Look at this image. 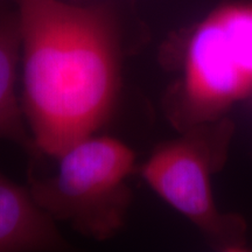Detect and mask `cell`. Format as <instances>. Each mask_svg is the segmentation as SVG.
<instances>
[{"label": "cell", "mask_w": 252, "mask_h": 252, "mask_svg": "<svg viewBox=\"0 0 252 252\" xmlns=\"http://www.w3.org/2000/svg\"><path fill=\"white\" fill-rule=\"evenodd\" d=\"M21 28V105L37 154L55 158L115 116L126 56L109 1L14 0Z\"/></svg>", "instance_id": "cell-1"}, {"label": "cell", "mask_w": 252, "mask_h": 252, "mask_svg": "<svg viewBox=\"0 0 252 252\" xmlns=\"http://www.w3.org/2000/svg\"><path fill=\"white\" fill-rule=\"evenodd\" d=\"M235 124L224 117L179 132L158 144L138 172L158 196L180 213L214 250L250 251L248 225L241 215L216 206L213 176L229 156Z\"/></svg>", "instance_id": "cell-4"}, {"label": "cell", "mask_w": 252, "mask_h": 252, "mask_svg": "<svg viewBox=\"0 0 252 252\" xmlns=\"http://www.w3.org/2000/svg\"><path fill=\"white\" fill-rule=\"evenodd\" d=\"M70 249L56 220L36 203L28 185H19L0 172V252Z\"/></svg>", "instance_id": "cell-5"}, {"label": "cell", "mask_w": 252, "mask_h": 252, "mask_svg": "<svg viewBox=\"0 0 252 252\" xmlns=\"http://www.w3.org/2000/svg\"><path fill=\"white\" fill-rule=\"evenodd\" d=\"M20 62L21 28L17 4L9 6L0 1V140L12 141L30 154H37L17 93Z\"/></svg>", "instance_id": "cell-6"}, {"label": "cell", "mask_w": 252, "mask_h": 252, "mask_svg": "<svg viewBox=\"0 0 252 252\" xmlns=\"http://www.w3.org/2000/svg\"><path fill=\"white\" fill-rule=\"evenodd\" d=\"M173 74L162 97L176 132L228 117L252 96V0H225L162 43Z\"/></svg>", "instance_id": "cell-2"}, {"label": "cell", "mask_w": 252, "mask_h": 252, "mask_svg": "<svg viewBox=\"0 0 252 252\" xmlns=\"http://www.w3.org/2000/svg\"><path fill=\"white\" fill-rule=\"evenodd\" d=\"M54 159L52 175H31L28 187L36 203L87 238L106 241L117 235L132 203L128 179L139 168L132 147L98 132Z\"/></svg>", "instance_id": "cell-3"}]
</instances>
